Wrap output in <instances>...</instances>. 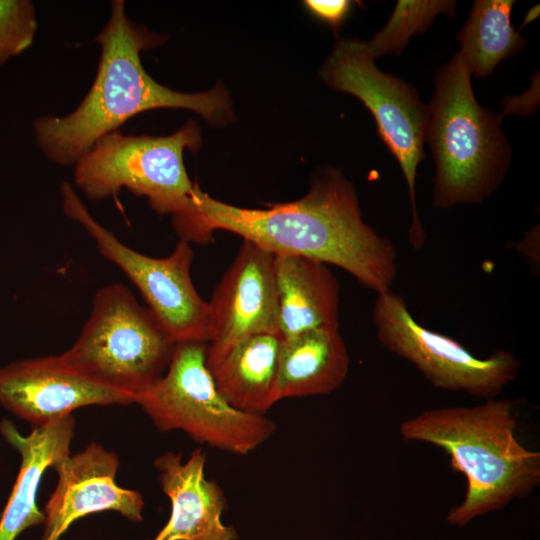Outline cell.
<instances>
[{
  "label": "cell",
  "instance_id": "5bb4252c",
  "mask_svg": "<svg viewBox=\"0 0 540 540\" xmlns=\"http://www.w3.org/2000/svg\"><path fill=\"white\" fill-rule=\"evenodd\" d=\"M207 455L198 448L183 461L165 452L154 465L171 504L166 525L152 540H236L237 532L222 522L226 498L220 485L205 476Z\"/></svg>",
  "mask_w": 540,
  "mask_h": 540
},
{
  "label": "cell",
  "instance_id": "4fadbf2b",
  "mask_svg": "<svg viewBox=\"0 0 540 540\" xmlns=\"http://www.w3.org/2000/svg\"><path fill=\"white\" fill-rule=\"evenodd\" d=\"M119 459L98 443L67 455L54 470L58 480L44 511L41 540H59L76 520L92 513L115 511L140 522L144 500L136 490L122 488L115 479Z\"/></svg>",
  "mask_w": 540,
  "mask_h": 540
},
{
  "label": "cell",
  "instance_id": "5b68a950",
  "mask_svg": "<svg viewBox=\"0 0 540 540\" xmlns=\"http://www.w3.org/2000/svg\"><path fill=\"white\" fill-rule=\"evenodd\" d=\"M202 143L194 121L168 136L124 135L115 130L100 137L74 164V182L90 200L117 196L125 188L147 198L153 210L172 216L180 240L189 242L197 184L187 174L183 153Z\"/></svg>",
  "mask_w": 540,
  "mask_h": 540
},
{
  "label": "cell",
  "instance_id": "d6986e66",
  "mask_svg": "<svg viewBox=\"0 0 540 540\" xmlns=\"http://www.w3.org/2000/svg\"><path fill=\"white\" fill-rule=\"evenodd\" d=\"M513 0H476L457 35L459 52L471 76H489L502 60L526 45L511 24Z\"/></svg>",
  "mask_w": 540,
  "mask_h": 540
},
{
  "label": "cell",
  "instance_id": "44dd1931",
  "mask_svg": "<svg viewBox=\"0 0 540 540\" xmlns=\"http://www.w3.org/2000/svg\"><path fill=\"white\" fill-rule=\"evenodd\" d=\"M38 28L36 10L29 0H0V64L26 51Z\"/></svg>",
  "mask_w": 540,
  "mask_h": 540
},
{
  "label": "cell",
  "instance_id": "603a6c76",
  "mask_svg": "<svg viewBox=\"0 0 540 540\" xmlns=\"http://www.w3.org/2000/svg\"><path fill=\"white\" fill-rule=\"evenodd\" d=\"M539 5H535L533 6L531 9L528 10L525 18H524V21H523V24L521 26V29L526 26L527 24L531 23L532 21H534L538 16H539Z\"/></svg>",
  "mask_w": 540,
  "mask_h": 540
},
{
  "label": "cell",
  "instance_id": "ac0fdd59",
  "mask_svg": "<svg viewBox=\"0 0 540 540\" xmlns=\"http://www.w3.org/2000/svg\"><path fill=\"white\" fill-rule=\"evenodd\" d=\"M281 337L250 336L230 348L209 369L216 388L235 409L265 415L278 399V361Z\"/></svg>",
  "mask_w": 540,
  "mask_h": 540
},
{
  "label": "cell",
  "instance_id": "277c9868",
  "mask_svg": "<svg viewBox=\"0 0 540 540\" xmlns=\"http://www.w3.org/2000/svg\"><path fill=\"white\" fill-rule=\"evenodd\" d=\"M471 77L459 52L435 75L426 142L436 165L432 205L439 209L482 202L502 183L512 158L502 116L479 105Z\"/></svg>",
  "mask_w": 540,
  "mask_h": 540
},
{
  "label": "cell",
  "instance_id": "2e32d148",
  "mask_svg": "<svg viewBox=\"0 0 540 540\" xmlns=\"http://www.w3.org/2000/svg\"><path fill=\"white\" fill-rule=\"evenodd\" d=\"M274 271L281 338L313 329H339L340 286L328 265L279 254Z\"/></svg>",
  "mask_w": 540,
  "mask_h": 540
},
{
  "label": "cell",
  "instance_id": "9c48e42d",
  "mask_svg": "<svg viewBox=\"0 0 540 540\" xmlns=\"http://www.w3.org/2000/svg\"><path fill=\"white\" fill-rule=\"evenodd\" d=\"M65 214L93 238L100 254L118 266L135 284L147 307L175 343L209 341L208 303L191 277L194 257L189 242L180 240L164 258H154L123 244L89 213L73 187L61 185Z\"/></svg>",
  "mask_w": 540,
  "mask_h": 540
},
{
  "label": "cell",
  "instance_id": "6da1fadb",
  "mask_svg": "<svg viewBox=\"0 0 540 540\" xmlns=\"http://www.w3.org/2000/svg\"><path fill=\"white\" fill-rule=\"evenodd\" d=\"M194 203V242L207 243L215 230H226L274 255L337 266L376 294L396 280L393 243L364 222L353 184L337 169L319 174L302 198L267 209L231 205L198 186Z\"/></svg>",
  "mask_w": 540,
  "mask_h": 540
},
{
  "label": "cell",
  "instance_id": "e0dca14e",
  "mask_svg": "<svg viewBox=\"0 0 540 540\" xmlns=\"http://www.w3.org/2000/svg\"><path fill=\"white\" fill-rule=\"evenodd\" d=\"M349 367L339 329H313L281 338L278 399L331 393L343 384Z\"/></svg>",
  "mask_w": 540,
  "mask_h": 540
},
{
  "label": "cell",
  "instance_id": "3957f363",
  "mask_svg": "<svg viewBox=\"0 0 540 540\" xmlns=\"http://www.w3.org/2000/svg\"><path fill=\"white\" fill-rule=\"evenodd\" d=\"M514 403L489 398L476 406L426 410L400 425L404 440L435 445L450 458V467L465 476L463 501L447 521L459 527L478 516L530 496L540 484V452L516 437Z\"/></svg>",
  "mask_w": 540,
  "mask_h": 540
},
{
  "label": "cell",
  "instance_id": "7c38bea8",
  "mask_svg": "<svg viewBox=\"0 0 540 540\" xmlns=\"http://www.w3.org/2000/svg\"><path fill=\"white\" fill-rule=\"evenodd\" d=\"M134 399L69 365L61 355L0 367V404L34 427L91 405H126Z\"/></svg>",
  "mask_w": 540,
  "mask_h": 540
},
{
  "label": "cell",
  "instance_id": "9a60e30c",
  "mask_svg": "<svg viewBox=\"0 0 540 540\" xmlns=\"http://www.w3.org/2000/svg\"><path fill=\"white\" fill-rule=\"evenodd\" d=\"M74 426L70 415L33 427L25 436L11 421H2L1 434L21 455V466L0 519V540H15L25 529L44 522V513L37 506L39 484L48 468L70 454Z\"/></svg>",
  "mask_w": 540,
  "mask_h": 540
},
{
  "label": "cell",
  "instance_id": "8fae6325",
  "mask_svg": "<svg viewBox=\"0 0 540 540\" xmlns=\"http://www.w3.org/2000/svg\"><path fill=\"white\" fill-rule=\"evenodd\" d=\"M275 255L243 240L208 303V369L238 342L258 334H277Z\"/></svg>",
  "mask_w": 540,
  "mask_h": 540
},
{
  "label": "cell",
  "instance_id": "30bf717a",
  "mask_svg": "<svg viewBox=\"0 0 540 540\" xmlns=\"http://www.w3.org/2000/svg\"><path fill=\"white\" fill-rule=\"evenodd\" d=\"M372 319L381 345L413 364L437 388L496 398L520 369L519 359L509 351L479 358L457 340L419 324L392 289L376 294Z\"/></svg>",
  "mask_w": 540,
  "mask_h": 540
},
{
  "label": "cell",
  "instance_id": "ba28073f",
  "mask_svg": "<svg viewBox=\"0 0 540 540\" xmlns=\"http://www.w3.org/2000/svg\"><path fill=\"white\" fill-rule=\"evenodd\" d=\"M374 60L367 43L343 39L326 60L320 76L331 88L357 97L371 112L381 140L405 177L412 213L407 238L418 250L425 243L426 233L418 215L415 182L418 165L425 158L428 105L413 85L380 71Z\"/></svg>",
  "mask_w": 540,
  "mask_h": 540
},
{
  "label": "cell",
  "instance_id": "ffe728a7",
  "mask_svg": "<svg viewBox=\"0 0 540 540\" xmlns=\"http://www.w3.org/2000/svg\"><path fill=\"white\" fill-rule=\"evenodd\" d=\"M455 7L456 2L450 0H400L384 28L367 45L375 58L387 53H401L413 35L423 33L440 13L453 16Z\"/></svg>",
  "mask_w": 540,
  "mask_h": 540
},
{
  "label": "cell",
  "instance_id": "52a82bcc",
  "mask_svg": "<svg viewBox=\"0 0 540 540\" xmlns=\"http://www.w3.org/2000/svg\"><path fill=\"white\" fill-rule=\"evenodd\" d=\"M206 349L204 342L176 343L166 372L135 403L162 432L179 430L212 448L247 455L268 441L277 425L222 397L206 365Z\"/></svg>",
  "mask_w": 540,
  "mask_h": 540
},
{
  "label": "cell",
  "instance_id": "7a4b0ae2",
  "mask_svg": "<svg viewBox=\"0 0 540 540\" xmlns=\"http://www.w3.org/2000/svg\"><path fill=\"white\" fill-rule=\"evenodd\" d=\"M110 7L109 19L94 39L100 58L90 90L69 114L41 116L33 124L36 144L60 166L75 164L100 137L147 110L187 109L215 125L227 124L233 117L229 95L221 85L207 92L182 93L156 82L144 69L140 54L167 37L132 21L125 1L113 0Z\"/></svg>",
  "mask_w": 540,
  "mask_h": 540
},
{
  "label": "cell",
  "instance_id": "7402d4cb",
  "mask_svg": "<svg viewBox=\"0 0 540 540\" xmlns=\"http://www.w3.org/2000/svg\"><path fill=\"white\" fill-rule=\"evenodd\" d=\"M304 5L319 20L336 30L349 14L353 2L348 0H307L304 1Z\"/></svg>",
  "mask_w": 540,
  "mask_h": 540
},
{
  "label": "cell",
  "instance_id": "8992f818",
  "mask_svg": "<svg viewBox=\"0 0 540 540\" xmlns=\"http://www.w3.org/2000/svg\"><path fill=\"white\" fill-rule=\"evenodd\" d=\"M176 343L128 287L100 288L74 344L60 354L73 368L135 400L166 372Z\"/></svg>",
  "mask_w": 540,
  "mask_h": 540
}]
</instances>
